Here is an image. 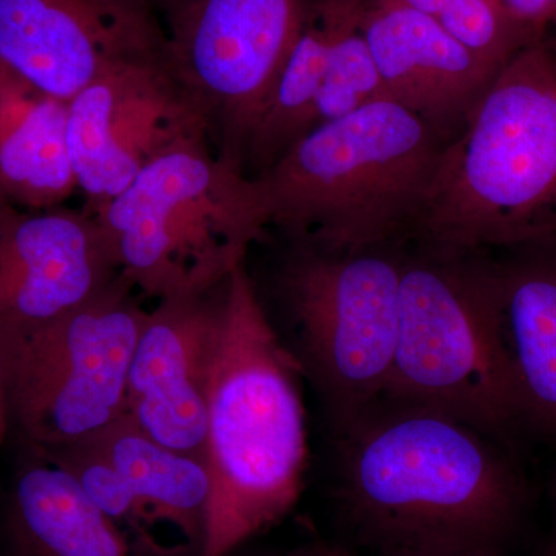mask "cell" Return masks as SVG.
<instances>
[{
	"mask_svg": "<svg viewBox=\"0 0 556 556\" xmlns=\"http://www.w3.org/2000/svg\"><path fill=\"white\" fill-rule=\"evenodd\" d=\"M2 203H7V200L3 199L2 190H0V204H2Z\"/></svg>",
	"mask_w": 556,
	"mask_h": 556,
	"instance_id": "26",
	"label": "cell"
},
{
	"mask_svg": "<svg viewBox=\"0 0 556 556\" xmlns=\"http://www.w3.org/2000/svg\"><path fill=\"white\" fill-rule=\"evenodd\" d=\"M552 500H554V529H552L551 541H548L547 551L544 556H556V471L554 482H552Z\"/></svg>",
	"mask_w": 556,
	"mask_h": 556,
	"instance_id": "24",
	"label": "cell"
},
{
	"mask_svg": "<svg viewBox=\"0 0 556 556\" xmlns=\"http://www.w3.org/2000/svg\"><path fill=\"white\" fill-rule=\"evenodd\" d=\"M364 3L365 0H346L343 7L332 40L327 76L314 109V127L343 118L369 102L388 100L362 30Z\"/></svg>",
	"mask_w": 556,
	"mask_h": 556,
	"instance_id": "20",
	"label": "cell"
},
{
	"mask_svg": "<svg viewBox=\"0 0 556 556\" xmlns=\"http://www.w3.org/2000/svg\"><path fill=\"white\" fill-rule=\"evenodd\" d=\"M441 24L457 40L500 72L518 51L544 39L519 22L504 0H404Z\"/></svg>",
	"mask_w": 556,
	"mask_h": 556,
	"instance_id": "21",
	"label": "cell"
},
{
	"mask_svg": "<svg viewBox=\"0 0 556 556\" xmlns=\"http://www.w3.org/2000/svg\"><path fill=\"white\" fill-rule=\"evenodd\" d=\"M556 239V51L544 39L496 73L448 139L413 239L504 251Z\"/></svg>",
	"mask_w": 556,
	"mask_h": 556,
	"instance_id": "3",
	"label": "cell"
},
{
	"mask_svg": "<svg viewBox=\"0 0 556 556\" xmlns=\"http://www.w3.org/2000/svg\"><path fill=\"white\" fill-rule=\"evenodd\" d=\"M383 397L438 409L496 439L522 427L490 252L402 254L396 354Z\"/></svg>",
	"mask_w": 556,
	"mask_h": 556,
	"instance_id": "5",
	"label": "cell"
},
{
	"mask_svg": "<svg viewBox=\"0 0 556 556\" xmlns=\"http://www.w3.org/2000/svg\"><path fill=\"white\" fill-rule=\"evenodd\" d=\"M332 433L340 510L379 556L497 551L517 525L521 471L456 417L382 397Z\"/></svg>",
	"mask_w": 556,
	"mask_h": 556,
	"instance_id": "1",
	"label": "cell"
},
{
	"mask_svg": "<svg viewBox=\"0 0 556 556\" xmlns=\"http://www.w3.org/2000/svg\"><path fill=\"white\" fill-rule=\"evenodd\" d=\"M459 556H500L497 555V551H479V552H471V554H464Z\"/></svg>",
	"mask_w": 556,
	"mask_h": 556,
	"instance_id": "25",
	"label": "cell"
},
{
	"mask_svg": "<svg viewBox=\"0 0 556 556\" xmlns=\"http://www.w3.org/2000/svg\"><path fill=\"white\" fill-rule=\"evenodd\" d=\"M119 274L115 251L91 212L0 204V334L50 324Z\"/></svg>",
	"mask_w": 556,
	"mask_h": 556,
	"instance_id": "12",
	"label": "cell"
},
{
	"mask_svg": "<svg viewBox=\"0 0 556 556\" xmlns=\"http://www.w3.org/2000/svg\"><path fill=\"white\" fill-rule=\"evenodd\" d=\"M78 189L68 142V102L0 68V190L17 207L60 206Z\"/></svg>",
	"mask_w": 556,
	"mask_h": 556,
	"instance_id": "17",
	"label": "cell"
},
{
	"mask_svg": "<svg viewBox=\"0 0 556 556\" xmlns=\"http://www.w3.org/2000/svg\"><path fill=\"white\" fill-rule=\"evenodd\" d=\"M11 433L9 408H7L5 391H3L2 378H0V445Z\"/></svg>",
	"mask_w": 556,
	"mask_h": 556,
	"instance_id": "23",
	"label": "cell"
},
{
	"mask_svg": "<svg viewBox=\"0 0 556 556\" xmlns=\"http://www.w3.org/2000/svg\"><path fill=\"white\" fill-rule=\"evenodd\" d=\"M362 30L388 100L455 137L496 70L404 0H365Z\"/></svg>",
	"mask_w": 556,
	"mask_h": 556,
	"instance_id": "14",
	"label": "cell"
},
{
	"mask_svg": "<svg viewBox=\"0 0 556 556\" xmlns=\"http://www.w3.org/2000/svg\"><path fill=\"white\" fill-rule=\"evenodd\" d=\"M501 252L493 269L522 427L556 441V239Z\"/></svg>",
	"mask_w": 556,
	"mask_h": 556,
	"instance_id": "15",
	"label": "cell"
},
{
	"mask_svg": "<svg viewBox=\"0 0 556 556\" xmlns=\"http://www.w3.org/2000/svg\"><path fill=\"white\" fill-rule=\"evenodd\" d=\"M404 249L332 252L291 243L278 292L294 329L302 375L332 430L386 394L396 354Z\"/></svg>",
	"mask_w": 556,
	"mask_h": 556,
	"instance_id": "7",
	"label": "cell"
},
{
	"mask_svg": "<svg viewBox=\"0 0 556 556\" xmlns=\"http://www.w3.org/2000/svg\"><path fill=\"white\" fill-rule=\"evenodd\" d=\"M226 281L148 311L127 376L124 415L160 444L203 463L208 365Z\"/></svg>",
	"mask_w": 556,
	"mask_h": 556,
	"instance_id": "13",
	"label": "cell"
},
{
	"mask_svg": "<svg viewBox=\"0 0 556 556\" xmlns=\"http://www.w3.org/2000/svg\"><path fill=\"white\" fill-rule=\"evenodd\" d=\"M83 441L127 482L152 530L160 525L174 527L190 554L200 555L211 496L203 460L160 444L126 415Z\"/></svg>",
	"mask_w": 556,
	"mask_h": 556,
	"instance_id": "18",
	"label": "cell"
},
{
	"mask_svg": "<svg viewBox=\"0 0 556 556\" xmlns=\"http://www.w3.org/2000/svg\"><path fill=\"white\" fill-rule=\"evenodd\" d=\"M68 142L93 214L161 156L212 144L211 124L170 58H153L109 70L68 101Z\"/></svg>",
	"mask_w": 556,
	"mask_h": 556,
	"instance_id": "10",
	"label": "cell"
},
{
	"mask_svg": "<svg viewBox=\"0 0 556 556\" xmlns=\"http://www.w3.org/2000/svg\"><path fill=\"white\" fill-rule=\"evenodd\" d=\"M93 215L123 276L159 302L217 287L269 228L252 178L208 142L161 156Z\"/></svg>",
	"mask_w": 556,
	"mask_h": 556,
	"instance_id": "6",
	"label": "cell"
},
{
	"mask_svg": "<svg viewBox=\"0 0 556 556\" xmlns=\"http://www.w3.org/2000/svg\"><path fill=\"white\" fill-rule=\"evenodd\" d=\"M169 56L150 0H0V68L72 101L109 70Z\"/></svg>",
	"mask_w": 556,
	"mask_h": 556,
	"instance_id": "11",
	"label": "cell"
},
{
	"mask_svg": "<svg viewBox=\"0 0 556 556\" xmlns=\"http://www.w3.org/2000/svg\"><path fill=\"white\" fill-rule=\"evenodd\" d=\"M300 375L240 263L226 281L208 365L211 496L199 556H229L299 500L308 459Z\"/></svg>",
	"mask_w": 556,
	"mask_h": 556,
	"instance_id": "2",
	"label": "cell"
},
{
	"mask_svg": "<svg viewBox=\"0 0 556 556\" xmlns=\"http://www.w3.org/2000/svg\"><path fill=\"white\" fill-rule=\"evenodd\" d=\"M285 556H353L345 548L328 546V544H309V546L300 547Z\"/></svg>",
	"mask_w": 556,
	"mask_h": 556,
	"instance_id": "22",
	"label": "cell"
},
{
	"mask_svg": "<svg viewBox=\"0 0 556 556\" xmlns=\"http://www.w3.org/2000/svg\"><path fill=\"white\" fill-rule=\"evenodd\" d=\"M441 131L391 100L320 124L251 177L268 226L332 252L412 240L439 159Z\"/></svg>",
	"mask_w": 556,
	"mask_h": 556,
	"instance_id": "4",
	"label": "cell"
},
{
	"mask_svg": "<svg viewBox=\"0 0 556 556\" xmlns=\"http://www.w3.org/2000/svg\"><path fill=\"white\" fill-rule=\"evenodd\" d=\"M346 0H313L294 49L249 137L244 155L257 177L314 127V109L324 86L332 40Z\"/></svg>",
	"mask_w": 556,
	"mask_h": 556,
	"instance_id": "19",
	"label": "cell"
},
{
	"mask_svg": "<svg viewBox=\"0 0 556 556\" xmlns=\"http://www.w3.org/2000/svg\"><path fill=\"white\" fill-rule=\"evenodd\" d=\"M0 556H150L94 506L78 481L28 450L14 475Z\"/></svg>",
	"mask_w": 556,
	"mask_h": 556,
	"instance_id": "16",
	"label": "cell"
},
{
	"mask_svg": "<svg viewBox=\"0 0 556 556\" xmlns=\"http://www.w3.org/2000/svg\"><path fill=\"white\" fill-rule=\"evenodd\" d=\"M313 0H153L167 53L206 110L215 153L244 174L251 131Z\"/></svg>",
	"mask_w": 556,
	"mask_h": 556,
	"instance_id": "9",
	"label": "cell"
},
{
	"mask_svg": "<svg viewBox=\"0 0 556 556\" xmlns=\"http://www.w3.org/2000/svg\"><path fill=\"white\" fill-rule=\"evenodd\" d=\"M119 277L30 331L0 334L10 430L31 452L76 444L124 415L127 376L148 309Z\"/></svg>",
	"mask_w": 556,
	"mask_h": 556,
	"instance_id": "8",
	"label": "cell"
},
{
	"mask_svg": "<svg viewBox=\"0 0 556 556\" xmlns=\"http://www.w3.org/2000/svg\"><path fill=\"white\" fill-rule=\"evenodd\" d=\"M150 2H152V3H153V0H150Z\"/></svg>",
	"mask_w": 556,
	"mask_h": 556,
	"instance_id": "27",
	"label": "cell"
}]
</instances>
